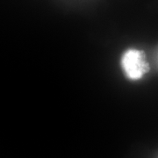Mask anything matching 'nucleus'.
Here are the masks:
<instances>
[{
    "label": "nucleus",
    "mask_w": 158,
    "mask_h": 158,
    "mask_svg": "<svg viewBox=\"0 0 158 158\" xmlns=\"http://www.w3.org/2000/svg\"><path fill=\"white\" fill-rule=\"evenodd\" d=\"M121 65L127 77L131 80L141 79L149 69L144 53L137 49L126 51L122 56Z\"/></svg>",
    "instance_id": "nucleus-1"
}]
</instances>
